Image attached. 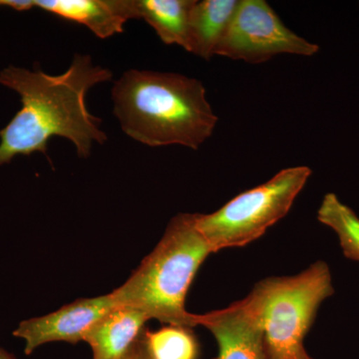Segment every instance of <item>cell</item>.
Returning a JSON list of instances; mask_svg holds the SVG:
<instances>
[{
    "label": "cell",
    "instance_id": "obj_1",
    "mask_svg": "<svg viewBox=\"0 0 359 359\" xmlns=\"http://www.w3.org/2000/svg\"><path fill=\"white\" fill-rule=\"evenodd\" d=\"M112 75V71L94 65L83 54H75L62 74L16 66L0 71V84L16 92L22 104L0 130V166L18 156L36 152L49 160L48 143L55 136L72 142L78 157L88 158L94 142L105 143L107 135L100 128L101 119L89 112L87 94L96 85L109 81Z\"/></svg>",
    "mask_w": 359,
    "mask_h": 359
},
{
    "label": "cell",
    "instance_id": "obj_2",
    "mask_svg": "<svg viewBox=\"0 0 359 359\" xmlns=\"http://www.w3.org/2000/svg\"><path fill=\"white\" fill-rule=\"evenodd\" d=\"M111 95L123 132L149 147L198 150L218 123L204 85L185 75L130 69L113 85Z\"/></svg>",
    "mask_w": 359,
    "mask_h": 359
},
{
    "label": "cell",
    "instance_id": "obj_3",
    "mask_svg": "<svg viewBox=\"0 0 359 359\" xmlns=\"http://www.w3.org/2000/svg\"><path fill=\"white\" fill-rule=\"evenodd\" d=\"M196 214H179L151 254L121 287L112 292L118 306H128L167 325L192 328L199 314L186 309L196 273L212 254L196 226Z\"/></svg>",
    "mask_w": 359,
    "mask_h": 359
},
{
    "label": "cell",
    "instance_id": "obj_4",
    "mask_svg": "<svg viewBox=\"0 0 359 359\" xmlns=\"http://www.w3.org/2000/svg\"><path fill=\"white\" fill-rule=\"evenodd\" d=\"M261 313L268 359H302L304 340L323 302L334 294L328 264L318 261L297 275L271 276L252 290Z\"/></svg>",
    "mask_w": 359,
    "mask_h": 359
},
{
    "label": "cell",
    "instance_id": "obj_5",
    "mask_svg": "<svg viewBox=\"0 0 359 359\" xmlns=\"http://www.w3.org/2000/svg\"><path fill=\"white\" fill-rule=\"evenodd\" d=\"M311 175L306 166L287 168L268 182L236 196L218 211L196 214V226L212 254L245 247L283 217Z\"/></svg>",
    "mask_w": 359,
    "mask_h": 359
},
{
    "label": "cell",
    "instance_id": "obj_6",
    "mask_svg": "<svg viewBox=\"0 0 359 359\" xmlns=\"http://www.w3.org/2000/svg\"><path fill=\"white\" fill-rule=\"evenodd\" d=\"M318 50L283 25L268 2L240 0L216 55L257 65L278 54L313 56Z\"/></svg>",
    "mask_w": 359,
    "mask_h": 359
},
{
    "label": "cell",
    "instance_id": "obj_7",
    "mask_svg": "<svg viewBox=\"0 0 359 359\" xmlns=\"http://www.w3.org/2000/svg\"><path fill=\"white\" fill-rule=\"evenodd\" d=\"M116 306L111 294L76 299L54 313L23 320L13 335L25 340L26 355L51 342L77 344L84 341L89 328Z\"/></svg>",
    "mask_w": 359,
    "mask_h": 359
},
{
    "label": "cell",
    "instance_id": "obj_8",
    "mask_svg": "<svg viewBox=\"0 0 359 359\" xmlns=\"http://www.w3.org/2000/svg\"><path fill=\"white\" fill-rule=\"evenodd\" d=\"M199 325L216 339L215 359H268L259 304L252 292L228 308L199 314Z\"/></svg>",
    "mask_w": 359,
    "mask_h": 359
},
{
    "label": "cell",
    "instance_id": "obj_9",
    "mask_svg": "<svg viewBox=\"0 0 359 359\" xmlns=\"http://www.w3.org/2000/svg\"><path fill=\"white\" fill-rule=\"evenodd\" d=\"M33 4L46 13L86 26L102 39L122 33L127 21L136 20L133 0H33Z\"/></svg>",
    "mask_w": 359,
    "mask_h": 359
},
{
    "label": "cell",
    "instance_id": "obj_10",
    "mask_svg": "<svg viewBox=\"0 0 359 359\" xmlns=\"http://www.w3.org/2000/svg\"><path fill=\"white\" fill-rule=\"evenodd\" d=\"M149 318L128 306H116L89 328L84 337L93 359H120L140 337Z\"/></svg>",
    "mask_w": 359,
    "mask_h": 359
},
{
    "label": "cell",
    "instance_id": "obj_11",
    "mask_svg": "<svg viewBox=\"0 0 359 359\" xmlns=\"http://www.w3.org/2000/svg\"><path fill=\"white\" fill-rule=\"evenodd\" d=\"M238 0H195L186 50L210 60L238 6Z\"/></svg>",
    "mask_w": 359,
    "mask_h": 359
},
{
    "label": "cell",
    "instance_id": "obj_12",
    "mask_svg": "<svg viewBox=\"0 0 359 359\" xmlns=\"http://www.w3.org/2000/svg\"><path fill=\"white\" fill-rule=\"evenodd\" d=\"M136 20H143L154 28L167 45L187 49L191 11L195 0H133Z\"/></svg>",
    "mask_w": 359,
    "mask_h": 359
},
{
    "label": "cell",
    "instance_id": "obj_13",
    "mask_svg": "<svg viewBox=\"0 0 359 359\" xmlns=\"http://www.w3.org/2000/svg\"><path fill=\"white\" fill-rule=\"evenodd\" d=\"M318 219L334 231L347 259L359 262V217L334 193L323 198Z\"/></svg>",
    "mask_w": 359,
    "mask_h": 359
},
{
    "label": "cell",
    "instance_id": "obj_14",
    "mask_svg": "<svg viewBox=\"0 0 359 359\" xmlns=\"http://www.w3.org/2000/svg\"><path fill=\"white\" fill-rule=\"evenodd\" d=\"M144 339L151 359H197L199 354L190 327L166 325L155 332L144 330Z\"/></svg>",
    "mask_w": 359,
    "mask_h": 359
},
{
    "label": "cell",
    "instance_id": "obj_15",
    "mask_svg": "<svg viewBox=\"0 0 359 359\" xmlns=\"http://www.w3.org/2000/svg\"><path fill=\"white\" fill-rule=\"evenodd\" d=\"M120 359H151L146 347L145 339H144V330L138 339L134 342L133 346L130 347Z\"/></svg>",
    "mask_w": 359,
    "mask_h": 359
},
{
    "label": "cell",
    "instance_id": "obj_16",
    "mask_svg": "<svg viewBox=\"0 0 359 359\" xmlns=\"http://www.w3.org/2000/svg\"><path fill=\"white\" fill-rule=\"evenodd\" d=\"M0 6L11 7L16 11H27L34 7L33 0H0Z\"/></svg>",
    "mask_w": 359,
    "mask_h": 359
},
{
    "label": "cell",
    "instance_id": "obj_17",
    "mask_svg": "<svg viewBox=\"0 0 359 359\" xmlns=\"http://www.w3.org/2000/svg\"><path fill=\"white\" fill-rule=\"evenodd\" d=\"M0 359H15L11 353H7L4 348L0 347Z\"/></svg>",
    "mask_w": 359,
    "mask_h": 359
},
{
    "label": "cell",
    "instance_id": "obj_18",
    "mask_svg": "<svg viewBox=\"0 0 359 359\" xmlns=\"http://www.w3.org/2000/svg\"><path fill=\"white\" fill-rule=\"evenodd\" d=\"M302 359H313V358H311V356H309V354L306 353V356H304V358H302Z\"/></svg>",
    "mask_w": 359,
    "mask_h": 359
}]
</instances>
